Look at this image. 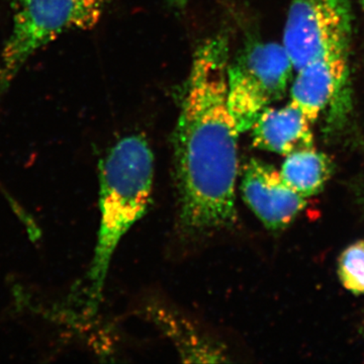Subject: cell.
Listing matches in <instances>:
<instances>
[{
    "mask_svg": "<svg viewBox=\"0 0 364 364\" xmlns=\"http://www.w3.org/2000/svg\"><path fill=\"white\" fill-rule=\"evenodd\" d=\"M229 41L218 35L193 56L173 136L179 227L205 236L237 221L238 141L227 102Z\"/></svg>",
    "mask_w": 364,
    "mask_h": 364,
    "instance_id": "obj_1",
    "label": "cell"
},
{
    "mask_svg": "<svg viewBox=\"0 0 364 364\" xmlns=\"http://www.w3.org/2000/svg\"><path fill=\"white\" fill-rule=\"evenodd\" d=\"M154 156L142 136H124L100 162V227L90 273L91 301L98 305L119 241L145 215L152 196Z\"/></svg>",
    "mask_w": 364,
    "mask_h": 364,
    "instance_id": "obj_2",
    "label": "cell"
},
{
    "mask_svg": "<svg viewBox=\"0 0 364 364\" xmlns=\"http://www.w3.org/2000/svg\"><path fill=\"white\" fill-rule=\"evenodd\" d=\"M109 0H14L11 33L0 53V97L28 60L71 31L97 25Z\"/></svg>",
    "mask_w": 364,
    "mask_h": 364,
    "instance_id": "obj_3",
    "label": "cell"
},
{
    "mask_svg": "<svg viewBox=\"0 0 364 364\" xmlns=\"http://www.w3.org/2000/svg\"><path fill=\"white\" fill-rule=\"evenodd\" d=\"M293 62L284 45L258 43L249 46L227 69V102L241 134L252 129L268 105L284 95Z\"/></svg>",
    "mask_w": 364,
    "mask_h": 364,
    "instance_id": "obj_4",
    "label": "cell"
},
{
    "mask_svg": "<svg viewBox=\"0 0 364 364\" xmlns=\"http://www.w3.org/2000/svg\"><path fill=\"white\" fill-rule=\"evenodd\" d=\"M351 21L348 0H293L284 47L294 70L314 62L348 56Z\"/></svg>",
    "mask_w": 364,
    "mask_h": 364,
    "instance_id": "obj_5",
    "label": "cell"
},
{
    "mask_svg": "<svg viewBox=\"0 0 364 364\" xmlns=\"http://www.w3.org/2000/svg\"><path fill=\"white\" fill-rule=\"evenodd\" d=\"M241 193L256 217L273 231L289 226L306 205V198L287 186L280 171L258 159L244 166Z\"/></svg>",
    "mask_w": 364,
    "mask_h": 364,
    "instance_id": "obj_6",
    "label": "cell"
},
{
    "mask_svg": "<svg viewBox=\"0 0 364 364\" xmlns=\"http://www.w3.org/2000/svg\"><path fill=\"white\" fill-rule=\"evenodd\" d=\"M312 123L289 102L282 109H265L252 127L253 144L279 155L314 149Z\"/></svg>",
    "mask_w": 364,
    "mask_h": 364,
    "instance_id": "obj_7",
    "label": "cell"
},
{
    "mask_svg": "<svg viewBox=\"0 0 364 364\" xmlns=\"http://www.w3.org/2000/svg\"><path fill=\"white\" fill-rule=\"evenodd\" d=\"M347 56L314 62L299 69L291 86V104L314 124L343 82Z\"/></svg>",
    "mask_w": 364,
    "mask_h": 364,
    "instance_id": "obj_8",
    "label": "cell"
},
{
    "mask_svg": "<svg viewBox=\"0 0 364 364\" xmlns=\"http://www.w3.org/2000/svg\"><path fill=\"white\" fill-rule=\"evenodd\" d=\"M332 171L331 160L314 148L287 155L280 174L289 188L306 198L323 191Z\"/></svg>",
    "mask_w": 364,
    "mask_h": 364,
    "instance_id": "obj_9",
    "label": "cell"
},
{
    "mask_svg": "<svg viewBox=\"0 0 364 364\" xmlns=\"http://www.w3.org/2000/svg\"><path fill=\"white\" fill-rule=\"evenodd\" d=\"M338 275L347 291L358 296L364 294V240L345 249L339 258Z\"/></svg>",
    "mask_w": 364,
    "mask_h": 364,
    "instance_id": "obj_10",
    "label": "cell"
},
{
    "mask_svg": "<svg viewBox=\"0 0 364 364\" xmlns=\"http://www.w3.org/2000/svg\"><path fill=\"white\" fill-rule=\"evenodd\" d=\"M168 1L172 6L176 7V9H183L184 6H188L191 0H168Z\"/></svg>",
    "mask_w": 364,
    "mask_h": 364,
    "instance_id": "obj_11",
    "label": "cell"
},
{
    "mask_svg": "<svg viewBox=\"0 0 364 364\" xmlns=\"http://www.w3.org/2000/svg\"><path fill=\"white\" fill-rule=\"evenodd\" d=\"M359 1H360L361 6H363L364 9V0H359Z\"/></svg>",
    "mask_w": 364,
    "mask_h": 364,
    "instance_id": "obj_12",
    "label": "cell"
}]
</instances>
